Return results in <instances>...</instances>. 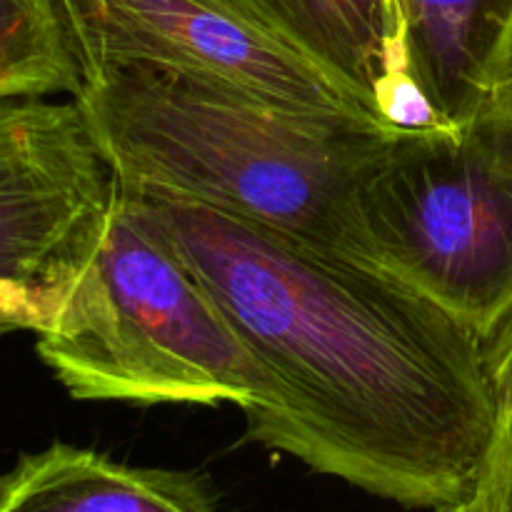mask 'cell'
<instances>
[{"label": "cell", "instance_id": "6da1fadb", "mask_svg": "<svg viewBox=\"0 0 512 512\" xmlns=\"http://www.w3.org/2000/svg\"><path fill=\"white\" fill-rule=\"evenodd\" d=\"M135 198L268 378L265 405L243 413L245 440L403 508L473 498L498 438L473 325L368 258Z\"/></svg>", "mask_w": 512, "mask_h": 512}, {"label": "cell", "instance_id": "7a4b0ae2", "mask_svg": "<svg viewBox=\"0 0 512 512\" xmlns=\"http://www.w3.org/2000/svg\"><path fill=\"white\" fill-rule=\"evenodd\" d=\"M73 100L125 193L203 205L370 260L355 195L395 128L145 63L85 70Z\"/></svg>", "mask_w": 512, "mask_h": 512}, {"label": "cell", "instance_id": "3957f363", "mask_svg": "<svg viewBox=\"0 0 512 512\" xmlns=\"http://www.w3.org/2000/svg\"><path fill=\"white\" fill-rule=\"evenodd\" d=\"M38 355L75 400L238 405L268 400V378L203 280L115 185L103 235Z\"/></svg>", "mask_w": 512, "mask_h": 512}, {"label": "cell", "instance_id": "277c9868", "mask_svg": "<svg viewBox=\"0 0 512 512\" xmlns=\"http://www.w3.org/2000/svg\"><path fill=\"white\" fill-rule=\"evenodd\" d=\"M355 215L370 260L488 333L512 305V105L390 130Z\"/></svg>", "mask_w": 512, "mask_h": 512}, {"label": "cell", "instance_id": "5b68a950", "mask_svg": "<svg viewBox=\"0 0 512 512\" xmlns=\"http://www.w3.org/2000/svg\"><path fill=\"white\" fill-rule=\"evenodd\" d=\"M113 198V170L73 98L0 103V335L53 323Z\"/></svg>", "mask_w": 512, "mask_h": 512}, {"label": "cell", "instance_id": "8992f818", "mask_svg": "<svg viewBox=\"0 0 512 512\" xmlns=\"http://www.w3.org/2000/svg\"><path fill=\"white\" fill-rule=\"evenodd\" d=\"M53 8L80 75L103 63L158 65L295 110L378 123L233 0H53Z\"/></svg>", "mask_w": 512, "mask_h": 512}, {"label": "cell", "instance_id": "52a82bcc", "mask_svg": "<svg viewBox=\"0 0 512 512\" xmlns=\"http://www.w3.org/2000/svg\"><path fill=\"white\" fill-rule=\"evenodd\" d=\"M388 128L433 125L405 75L395 0H233Z\"/></svg>", "mask_w": 512, "mask_h": 512}, {"label": "cell", "instance_id": "ba28073f", "mask_svg": "<svg viewBox=\"0 0 512 512\" xmlns=\"http://www.w3.org/2000/svg\"><path fill=\"white\" fill-rule=\"evenodd\" d=\"M405 75L433 125L458 128L495 98L512 45V0H395Z\"/></svg>", "mask_w": 512, "mask_h": 512}, {"label": "cell", "instance_id": "9c48e42d", "mask_svg": "<svg viewBox=\"0 0 512 512\" xmlns=\"http://www.w3.org/2000/svg\"><path fill=\"white\" fill-rule=\"evenodd\" d=\"M0 512H220L195 470L143 468L53 443L0 475Z\"/></svg>", "mask_w": 512, "mask_h": 512}, {"label": "cell", "instance_id": "30bf717a", "mask_svg": "<svg viewBox=\"0 0 512 512\" xmlns=\"http://www.w3.org/2000/svg\"><path fill=\"white\" fill-rule=\"evenodd\" d=\"M83 88L53 0H0V103Z\"/></svg>", "mask_w": 512, "mask_h": 512}, {"label": "cell", "instance_id": "8fae6325", "mask_svg": "<svg viewBox=\"0 0 512 512\" xmlns=\"http://www.w3.org/2000/svg\"><path fill=\"white\" fill-rule=\"evenodd\" d=\"M483 360L498 408V433L512 423V305L483 335Z\"/></svg>", "mask_w": 512, "mask_h": 512}, {"label": "cell", "instance_id": "7c38bea8", "mask_svg": "<svg viewBox=\"0 0 512 512\" xmlns=\"http://www.w3.org/2000/svg\"><path fill=\"white\" fill-rule=\"evenodd\" d=\"M470 505L475 512H512V423L495 438L493 453Z\"/></svg>", "mask_w": 512, "mask_h": 512}, {"label": "cell", "instance_id": "4fadbf2b", "mask_svg": "<svg viewBox=\"0 0 512 512\" xmlns=\"http://www.w3.org/2000/svg\"><path fill=\"white\" fill-rule=\"evenodd\" d=\"M495 95H498V98H503L505 103H510V105H512V45H510V55H508V60H505L503 73H500L498 90H495Z\"/></svg>", "mask_w": 512, "mask_h": 512}, {"label": "cell", "instance_id": "5bb4252c", "mask_svg": "<svg viewBox=\"0 0 512 512\" xmlns=\"http://www.w3.org/2000/svg\"><path fill=\"white\" fill-rule=\"evenodd\" d=\"M428 512H475V510H473V505H470V500H465V503L445 505V508H435V510H428Z\"/></svg>", "mask_w": 512, "mask_h": 512}]
</instances>
